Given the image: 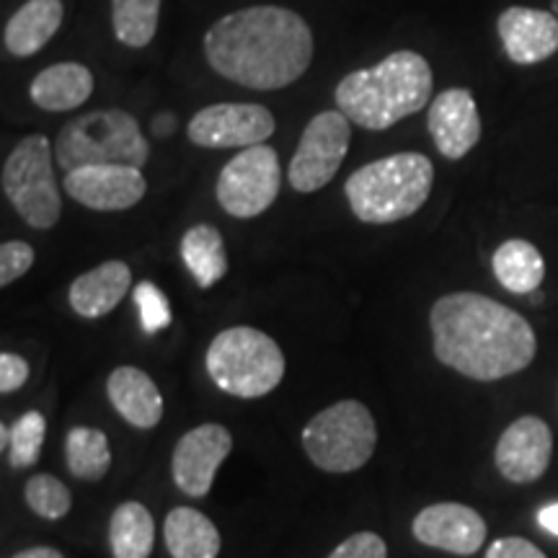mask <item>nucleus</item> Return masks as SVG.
<instances>
[{
    "mask_svg": "<svg viewBox=\"0 0 558 558\" xmlns=\"http://www.w3.org/2000/svg\"><path fill=\"white\" fill-rule=\"evenodd\" d=\"M435 357L478 383L518 375L535 360L538 339L518 311L478 292H450L429 311Z\"/></svg>",
    "mask_w": 558,
    "mask_h": 558,
    "instance_id": "f257e3e1",
    "label": "nucleus"
},
{
    "mask_svg": "<svg viewBox=\"0 0 558 558\" xmlns=\"http://www.w3.org/2000/svg\"><path fill=\"white\" fill-rule=\"evenodd\" d=\"M209 68L254 90H279L300 81L313 62V32L282 5H251L215 21L205 34Z\"/></svg>",
    "mask_w": 558,
    "mask_h": 558,
    "instance_id": "f03ea898",
    "label": "nucleus"
},
{
    "mask_svg": "<svg viewBox=\"0 0 558 558\" xmlns=\"http://www.w3.org/2000/svg\"><path fill=\"white\" fill-rule=\"evenodd\" d=\"M432 86L429 62L418 52L399 50L378 65L344 75L333 99L349 122L383 132L432 104Z\"/></svg>",
    "mask_w": 558,
    "mask_h": 558,
    "instance_id": "7ed1b4c3",
    "label": "nucleus"
},
{
    "mask_svg": "<svg viewBox=\"0 0 558 558\" xmlns=\"http://www.w3.org/2000/svg\"><path fill=\"white\" fill-rule=\"evenodd\" d=\"M435 184V166L422 153H396L373 160L347 179L344 194L354 218L367 226H390L424 207Z\"/></svg>",
    "mask_w": 558,
    "mask_h": 558,
    "instance_id": "20e7f679",
    "label": "nucleus"
},
{
    "mask_svg": "<svg viewBox=\"0 0 558 558\" xmlns=\"http://www.w3.org/2000/svg\"><path fill=\"white\" fill-rule=\"evenodd\" d=\"M54 158L65 171L81 166H135L150 158V143L122 109H96L68 122L54 140Z\"/></svg>",
    "mask_w": 558,
    "mask_h": 558,
    "instance_id": "39448f33",
    "label": "nucleus"
},
{
    "mask_svg": "<svg viewBox=\"0 0 558 558\" xmlns=\"http://www.w3.org/2000/svg\"><path fill=\"white\" fill-rule=\"evenodd\" d=\"M205 367L222 393L262 399L284 378V354L269 333L233 326L209 341Z\"/></svg>",
    "mask_w": 558,
    "mask_h": 558,
    "instance_id": "423d86ee",
    "label": "nucleus"
},
{
    "mask_svg": "<svg viewBox=\"0 0 558 558\" xmlns=\"http://www.w3.org/2000/svg\"><path fill=\"white\" fill-rule=\"evenodd\" d=\"M378 445V427L365 403L347 399L318 411L303 427V448L326 473H352L367 465Z\"/></svg>",
    "mask_w": 558,
    "mask_h": 558,
    "instance_id": "0eeeda50",
    "label": "nucleus"
},
{
    "mask_svg": "<svg viewBox=\"0 0 558 558\" xmlns=\"http://www.w3.org/2000/svg\"><path fill=\"white\" fill-rule=\"evenodd\" d=\"M0 186L26 226L37 230L58 226L62 199L52 171V145L45 135L24 137L9 153Z\"/></svg>",
    "mask_w": 558,
    "mask_h": 558,
    "instance_id": "6e6552de",
    "label": "nucleus"
},
{
    "mask_svg": "<svg viewBox=\"0 0 558 558\" xmlns=\"http://www.w3.org/2000/svg\"><path fill=\"white\" fill-rule=\"evenodd\" d=\"M279 186H282V169H279L277 150L269 145H254L243 148L222 166L215 194L228 215L248 220L259 218L275 205Z\"/></svg>",
    "mask_w": 558,
    "mask_h": 558,
    "instance_id": "1a4fd4ad",
    "label": "nucleus"
},
{
    "mask_svg": "<svg viewBox=\"0 0 558 558\" xmlns=\"http://www.w3.org/2000/svg\"><path fill=\"white\" fill-rule=\"evenodd\" d=\"M349 140H352V128L339 109L320 111L313 117L305 124L295 156L290 160L288 179L292 190L300 194L324 190L344 163Z\"/></svg>",
    "mask_w": 558,
    "mask_h": 558,
    "instance_id": "9d476101",
    "label": "nucleus"
},
{
    "mask_svg": "<svg viewBox=\"0 0 558 558\" xmlns=\"http://www.w3.org/2000/svg\"><path fill=\"white\" fill-rule=\"evenodd\" d=\"M275 114L262 104H213L192 117L186 135L197 148H254L275 135Z\"/></svg>",
    "mask_w": 558,
    "mask_h": 558,
    "instance_id": "9b49d317",
    "label": "nucleus"
},
{
    "mask_svg": "<svg viewBox=\"0 0 558 558\" xmlns=\"http://www.w3.org/2000/svg\"><path fill=\"white\" fill-rule=\"evenodd\" d=\"M230 450H233V435L222 424H199V427L190 429L173 448V484L186 497H207Z\"/></svg>",
    "mask_w": 558,
    "mask_h": 558,
    "instance_id": "f8f14e48",
    "label": "nucleus"
},
{
    "mask_svg": "<svg viewBox=\"0 0 558 558\" xmlns=\"http://www.w3.org/2000/svg\"><path fill=\"white\" fill-rule=\"evenodd\" d=\"M62 186L70 199L96 213H122L148 192V181L135 166H81L68 171Z\"/></svg>",
    "mask_w": 558,
    "mask_h": 558,
    "instance_id": "ddd939ff",
    "label": "nucleus"
},
{
    "mask_svg": "<svg viewBox=\"0 0 558 558\" xmlns=\"http://www.w3.org/2000/svg\"><path fill=\"white\" fill-rule=\"evenodd\" d=\"M554 435L541 416H520L501 432L494 463L509 484H533L548 471Z\"/></svg>",
    "mask_w": 558,
    "mask_h": 558,
    "instance_id": "4468645a",
    "label": "nucleus"
},
{
    "mask_svg": "<svg viewBox=\"0 0 558 558\" xmlns=\"http://www.w3.org/2000/svg\"><path fill=\"white\" fill-rule=\"evenodd\" d=\"M411 533L429 548L448 550L456 556H473L486 541V520L469 505L439 501L416 514L411 522Z\"/></svg>",
    "mask_w": 558,
    "mask_h": 558,
    "instance_id": "2eb2a0df",
    "label": "nucleus"
},
{
    "mask_svg": "<svg viewBox=\"0 0 558 558\" xmlns=\"http://www.w3.org/2000/svg\"><path fill=\"white\" fill-rule=\"evenodd\" d=\"M427 130L448 160L469 156L481 140V114L471 90L448 88L435 96L427 111Z\"/></svg>",
    "mask_w": 558,
    "mask_h": 558,
    "instance_id": "dca6fc26",
    "label": "nucleus"
},
{
    "mask_svg": "<svg viewBox=\"0 0 558 558\" xmlns=\"http://www.w3.org/2000/svg\"><path fill=\"white\" fill-rule=\"evenodd\" d=\"M497 32L507 58L518 65H538L558 52L556 13L512 5V9L501 11Z\"/></svg>",
    "mask_w": 558,
    "mask_h": 558,
    "instance_id": "f3484780",
    "label": "nucleus"
},
{
    "mask_svg": "<svg viewBox=\"0 0 558 558\" xmlns=\"http://www.w3.org/2000/svg\"><path fill=\"white\" fill-rule=\"evenodd\" d=\"M107 393L117 414L132 427L153 429L163 418V396L145 369L117 367L107 378Z\"/></svg>",
    "mask_w": 558,
    "mask_h": 558,
    "instance_id": "a211bd4d",
    "label": "nucleus"
},
{
    "mask_svg": "<svg viewBox=\"0 0 558 558\" xmlns=\"http://www.w3.org/2000/svg\"><path fill=\"white\" fill-rule=\"evenodd\" d=\"M132 288V271L124 262H104L73 279L68 290L70 308L83 318H101L122 303Z\"/></svg>",
    "mask_w": 558,
    "mask_h": 558,
    "instance_id": "6ab92c4d",
    "label": "nucleus"
},
{
    "mask_svg": "<svg viewBox=\"0 0 558 558\" xmlns=\"http://www.w3.org/2000/svg\"><path fill=\"white\" fill-rule=\"evenodd\" d=\"M65 5L62 0H26L3 32V45L13 58H32L58 34Z\"/></svg>",
    "mask_w": 558,
    "mask_h": 558,
    "instance_id": "aec40b11",
    "label": "nucleus"
},
{
    "mask_svg": "<svg viewBox=\"0 0 558 558\" xmlns=\"http://www.w3.org/2000/svg\"><path fill=\"white\" fill-rule=\"evenodd\" d=\"M94 94V73L81 62L45 68L29 86V99L45 111H73Z\"/></svg>",
    "mask_w": 558,
    "mask_h": 558,
    "instance_id": "412c9836",
    "label": "nucleus"
},
{
    "mask_svg": "<svg viewBox=\"0 0 558 558\" xmlns=\"http://www.w3.org/2000/svg\"><path fill=\"white\" fill-rule=\"evenodd\" d=\"M163 541L171 558H218L220 533L199 509L177 507L163 522Z\"/></svg>",
    "mask_w": 558,
    "mask_h": 558,
    "instance_id": "4be33fe9",
    "label": "nucleus"
},
{
    "mask_svg": "<svg viewBox=\"0 0 558 558\" xmlns=\"http://www.w3.org/2000/svg\"><path fill=\"white\" fill-rule=\"evenodd\" d=\"M181 262L190 269V275L197 279L202 290L215 288L222 277L228 275V251L222 233L215 226H194L181 239Z\"/></svg>",
    "mask_w": 558,
    "mask_h": 558,
    "instance_id": "5701e85b",
    "label": "nucleus"
},
{
    "mask_svg": "<svg viewBox=\"0 0 558 558\" xmlns=\"http://www.w3.org/2000/svg\"><path fill=\"white\" fill-rule=\"evenodd\" d=\"M494 277L499 284L514 295H527L541 288L543 277H546V262L543 254L530 241L512 239L505 241L494 251L492 256Z\"/></svg>",
    "mask_w": 558,
    "mask_h": 558,
    "instance_id": "b1692460",
    "label": "nucleus"
},
{
    "mask_svg": "<svg viewBox=\"0 0 558 558\" xmlns=\"http://www.w3.org/2000/svg\"><path fill=\"white\" fill-rule=\"evenodd\" d=\"M156 546V522L148 507L124 501L111 512L109 548L114 558H150Z\"/></svg>",
    "mask_w": 558,
    "mask_h": 558,
    "instance_id": "393cba45",
    "label": "nucleus"
},
{
    "mask_svg": "<svg viewBox=\"0 0 558 558\" xmlns=\"http://www.w3.org/2000/svg\"><path fill=\"white\" fill-rule=\"evenodd\" d=\"M65 463L73 476L83 481H101L111 469L109 439L101 429L73 427L65 439Z\"/></svg>",
    "mask_w": 558,
    "mask_h": 558,
    "instance_id": "a878e982",
    "label": "nucleus"
},
{
    "mask_svg": "<svg viewBox=\"0 0 558 558\" xmlns=\"http://www.w3.org/2000/svg\"><path fill=\"white\" fill-rule=\"evenodd\" d=\"M160 0H111V29L124 47L143 50L158 32Z\"/></svg>",
    "mask_w": 558,
    "mask_h": 558,
    "instance_id": "bb28decb",
    "label": "nucleus"
},
{
    "mask_svg": "<svg viewBox=\"0 0 558 558\" xmlns=\"http://www.w3.org/2000/svg\"><path fill=\"white\" fill-rule=\"evenodd\" d=\"M24 499L26 507H29L34 514L52 522L65 518L70 507H73V494H70V488L62 484L60 478L50 476V473H37V476L26 481Z\"/></svg>",
    "mask_w": 558,
    "mask_h": 558,
    "instance_id": "cd10ccee",
    "label": "nucleus"
},
{
    "mask_svg": "<svg viewBox=\"0 0 558 558\" xmlns=\"http://www.w3.org/2000/svg\"><path fill=\"white\" fill-rule=\"evenodd\" d=\"M47 435V418L39 411H29V414L19 416L11 424V448L9 460L13 469H32L37 465L41 456V445H45Z\"/></svg>",
    "mask_w": 558,
    "mask_h": 558,
    "instance_id": "c85d7f7f",
    "label": "nucleus"
},
{
    "mask_svg": "<svg viewBox=\"0 0 558 558\" xmlns=\"http://www.w3.org/2000/svg\"><path fill=\"white\" fill-rule=\"evenodd\" d=\"M135 305L140 311V324L143 329L153 333L166 329L171 324V311L169 300L153 282H140L135 288Z\"/></svg>",
    "mask_w": 558,
    "mask_h": 558,
    "instance_id": "c756f323",
    "label": "nucleus"
},
{
    "mask_svg": "<svg viewBox=\"0 0 558 558\" xmlns=\"http://www.w3.org/2000/svg\"><path fill=\"white\" fill-rule=\"evenodd\" d=\"M34 264V248L24 241H5L0 246V288H9L24 277Z\"/></svg>",
    "mask_w": 558,
    "mask_h": 558,
    "instance_id": "7c9ffc66",
    "label": "nucleus"
},
{
    "mask_svg": "<svg viewBox=\"0 0 558 558\" xmlns=\"http://www.w3.org/2000/svg\"><path fill=\"white\" fill-rule=\"evenodd\" d=\"M329 558H388V546L373 530H362V533L349 535L331 550Z\"/></svg>",
    "mask_w": 558,
    "mask_h": 558,
    "instance_id": "2f4dec72",
    "label": "nucleus"
},
{
    "mask_svg": "<svg viewBox=\"0 0 558 558\" xmlns=\"http://www.w3.org/2000/svg\"><path fill=\"white\" fill-rule=\"evenodd\" d=\"M29 380V362L13 352L0 354V393H13Z\"/></svg>",
    "mask_w": 558,
    "mask_h": 558,
    "instance_id": "473e14b6",
    "label": "nucleus"
},
{
    "mask_svg": "<svg viewBox=\"0 0 558 558\" xmlns=\"http://www.w3.org/2000/svg\"><path fill=\"white\" fill-rule=\"evenodd\" d=\"M486 558H548L543 550L520 535H507V538L494 541L486 550Z\"/></svg>",
    "mask_w": 558,
    "mask_h": 558,
    "instance_id": "72a5a7b5",
    "label": "nucleus"
},
{
    "mask_svg": "<svg viewBox=\"0 0 558 558\" xmlns=\"http://www.w3.org/2000/svg\"><path fill=\"white\" fill-rule=\"evenodd\" d=\"M538 525L550 535H558V501L556 505L543 507L538 512Z\"/></svg>",
    "mask_w": 558,
    "mask_h": 558,
    "instance_id": "f704fd0d",
    "label": "nucleus"
},
{
    "mask_svg": "<svg viewBox=\"0 0 558 558\" xmlns=\"http://www.w3.org/2000/svg\"><path fill=\"white\" fill-rule=\"evenodd\" d=\"M11 558H65V556H62L60 550L52 548V546H34V548L19 550V554L11 556Z\"/></svg>",
    "mask_w": 558,
    "mask_h": 558,
    "instance_id": "c9c22d12",
    "label": "nucleus"
},
{
    "mask_svg": "<svg viewBox=\"0 0 558 558\" xmlns=\"http://www.w3.org/2000/svg\"><path fill=\"white\" fill-rule=\"evenodd\" d=\"M9 442H11V429L5 427H0V445H3V450H9Z\"/></svg>",
    "mask_w": 558,
    "mask_h": 558,
    "instance_id": "e433bc0d",
    "label": "nucleus"
},
{
    "mask_svg": "<svg viewBox=\"0 0 558 558\" xmlns=\"http://www.w3.org/2000/svg\"><path fill=\"white\" fill-rule=\"evenodd\" d=\"M554 13L558 16V0H554Z\"/></svg>",
    "mask_w": 558,
    "mask_h": 558,
    "instance_id": "4c0bfd02",
    "label": "nucleus"
}]
</instances>
